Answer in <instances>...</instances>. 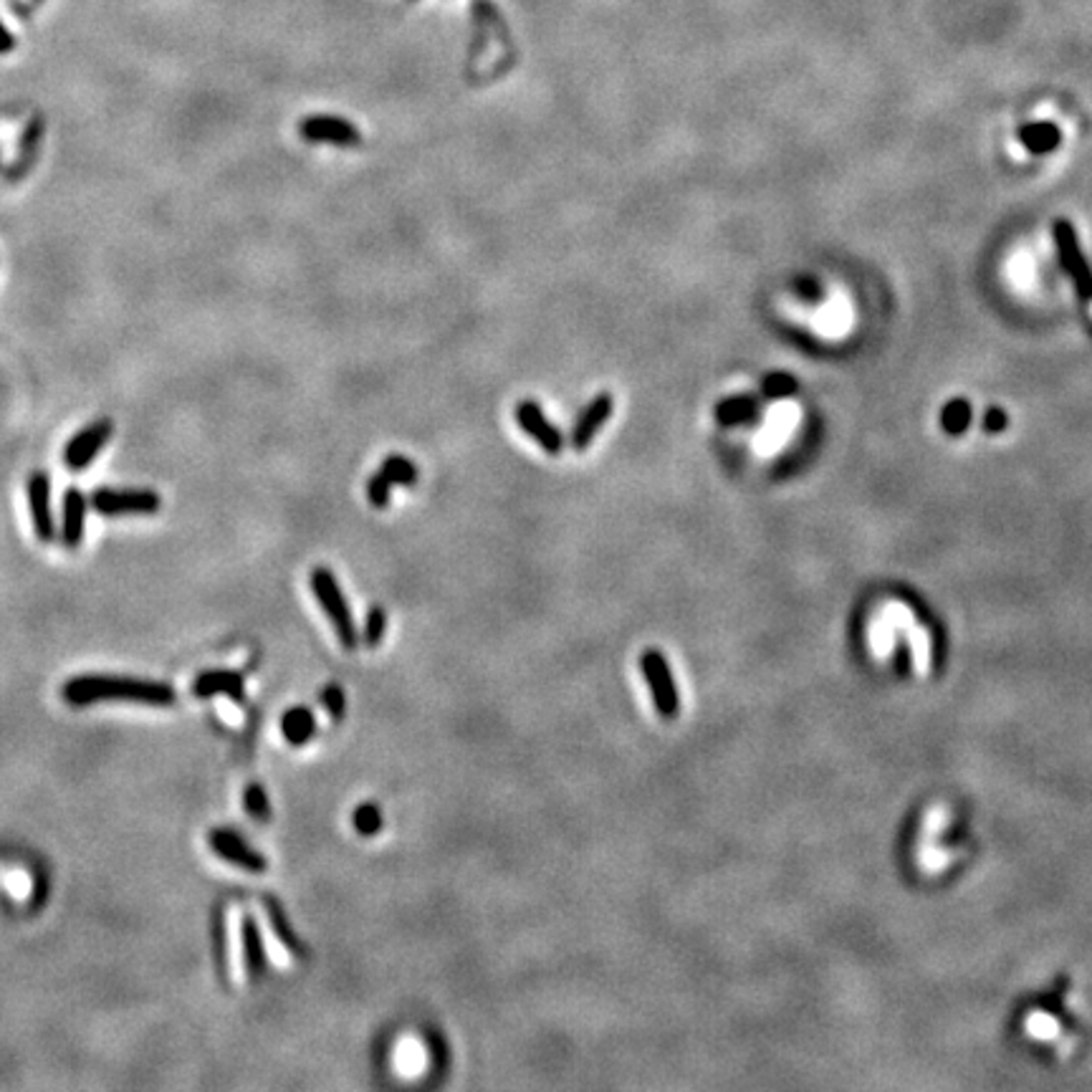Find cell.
<instances>
[{"label":"cell","mask_w":1092,"mask_h":1092,"mask_svg":"<svg viewBox=\"0 0 1092 1092\" xmlns=\"http://www.w3.org/2000/svg\"><path fill=\"white\" fill-rule=\"evenodd\" d=\"M516 422L518 428L527 435H531L539 448L549 453V455H559L564 451V435L559 432L554 422L546 418V412L541 410V405L537 400H518Z\"/></svg>","instance_id":"ba28073f"},{"label":"cell","mask_w":1092,"mask_h":1092,"mask_svg":"<svg viewBox=\"0 0 1092 1092\" xmlns=\"http://www.w3.org/2000/svg\"><path fill=\"white\" fill-rule=\"evenodd\" d=\"M263 905L269 910V920L271 926H273V930H276V939L286 946L288 953H294L297 958H307V943H301V939L294 933V926H291V920L286 918L284 908H281L273 898H263Z\"/></svg>","instance_id":"ac0fdd59"},{"label":"cell","mask_w":1092,"mask_h":1092,"mask_svg":"<svg viewBox=\"0 0 1092 1092\" xmlns=\"http://www.w3.org/2000/svg\"><path fill=\"white\" fill-rule=\"evenodd\" d=\"M91 506L104 516H150L163 508V499L154 491L147 489H102L94 491Z\"/></svg>","instance_id":"5b68a950"},{"label":"cell","mask_w":1092,"mask_h":1092,"mask_svg":"<svg viewBox=\"0 0 1092 1092\" xmlns=\"http://www.w3.org/2000/svg\"><path fill=\"white\" fill-rule=\"evenodd\" d=\"M243 805H246V812H249L256 822H269L271 819V802H269V795H266V789L261 784H249L246 786V792H243Z\"/></svg>","instance_id":"7402d4cb"},{"label":"cell","mask_w":1092,"mask_h":1092,"mask_svg":"<svg viewBox=\"0 0 1092 1092\" xmlns=\"http://www.w3.org/2000/svg\"><path fill=\"white\" fill-rule=\"evenodd\" d=\"M311 589H314L319 607L324 610L326 617L334 625V633L339 642H342V648L355 650L359 635H357L355 617H352L349 602H346L345 592H342V587L336 582L334 572L329 566H317L311 572Z\"/></svg>","instance_id":"7a4b0ae2"},{"label":"cell","mask_w":1092,"mask_h":1092,"mask_svg":"<svg viewBox=\"0 0 1092 1092\" xmlns=\"http://www.w3.org/2000/svg\"><path fill=\"white\" fill-rule=\"evenodd\" d=\"M640 671L648 686H650L652 703H655L658 713L662 719H675L678 709H681V698H678V688H675L671 665L665 661V655L661 650L642 652Z\"/></svg>","instance_id":"3957f363"},{"label":"cell","mask_w":1092,"mask_h":1092,"mask_svg":"<svg viewBox=\"0 0 1092 1092\" xmlns=\"http://www.w3.org/2000/svg\"><path fill=\"white\" fill-rule=\"evenodd\" d=\"M240 940H243V961H246V971H249L250 981H261L266 977L269 956H266L259 920L253 916H243V920H240Z\"/></svg>","instance_id":"4fadbf2b"},{"label":"cell","mask_w":1092,"mask_h":1092,"mask_svg":"<svg viewBox=\"0 0 1092 1092\" xmlns=\"http://www.w3.org/2000/svg\"><path fill=\"white\" fill-rule=\"evenodd\" d=\"M377 473H382L384 479L390 480L393 486H415L418 479H420L418 466H415L410 458H405V455H387V458L380 463V470H377Z\"/></svg>","instance_id":"d6986e66"},{"label":"cell","mask_w":1092,"mask_h":1092,"mask_svg":"<svg viewBox=\"0 0 1092 1092\" xmlns=\"http://www.w3.org/2000/svg\"><path fill=\"white\" fill-rule=\"evenodd\" d=\"M1019 140L1032 154H1047L1054 152L1060 142H1062V132L1060 127L1052 122H1037V125H1025L1019 129Z\"/></svg>","instance_id":"2e32d148"},{"label":"cell","mask_w":1092,"mask_h":1092,"mask_svg":"<svg viewBox=\"0 0 1092 1092\" xmlns=\"http://www.w3.org/2000/svg\"><path fill=\"white\" fill-rule=\"evenodd\" d=\"M971 418H974L971 405H968L966 400L956 397V400H949V403L943 405V410H940V428H943V432H949V435H964V432L968 431V425H971Z\"/></svg>","instance_id":"ffe728a7"},{"label":"cell","mask_w":1092,"mask_h":1092,"mask_svg":"<svg viewBox=\"0 0 1092 1092\" xmlns=\"http://www.w3.org/2000/svg\"><path fill=\"white\" fill-rule=\"evenodd\" d=\"M384 633H387V613H384V607L374 604L372 610L367 613V617H364V645H367V648H377V645L384 640Z\"/></svg>","instance_id":"603a6c76"},{"label":"cell","mask_w":1092,"mask_h":1092,"mask_svg":"<svg viewBox=\"0 0 1092 1092\" xmlns=\"http://www.w3.org/2000/svg\"><path fill=\"white\" fill-rule=\"evenodd\" d=\"M758 403L748 394H736V397H726L721 400L716 407V420L726 428H736V425H746V422L757 420Z\"/></svg>","instance_id":"e0dca14e"},{"label":"cell","mask_w":1092,"mask_h":1092,"mask_svg":"<svg viewBox=\"0 0 1092 1092\" xmlns=\"http://www.w3.org/2000/svg\"><path fill=\"white\" fill-rule=\"evenodd\" d=\"M390 493H393V483L384 479L382 473H374L372 479L367 480V499L374 508L390 506Z\"/></svg>","instance_id":"484cf974"},{"label":"cell","mask_w":1092,"mask_h":1092,"mask_svg":"<svg viewBox=\"0 0 1092 1092\" xmlns=\"http://www.w3.org/2000/svg\"><path fill=\"white\" fill-rule=\"evenodd\" d=\"M1006 425H1009V418H1006V412L1001 410V407H991V410H987V415H984V431L1001 432L1006 431Z\"/></svg>","instance_id":"83f0119b"},{"label":"cell","mask_w":1092,"mask_h":1092,"mask_svg":"<svg viewBox=\"0 0 1092 1092\" xmlns=\"http://www.w3.org/2000/svg\"><path fill=\"white\" fill-rule=\"evenodd\" d=\"M208 844H211V850L218 855V857H223L225 863L236 865L240 870L256 872V875L269 870V860H266L259 850H253V847H250L240 834L233 832V830L215 827V830L208 834Z\"/></svg>","instance_id":"52a82bcc"},{"label":"cell","mask_w":1092,"mask_h":1092,"mask_svg":"<svg viewBox=\"0 0 1092 1092\" xmlns=\"http://www.w3.org/2000/svg\"><path fill=\"white\" fill-rule=\"evenodd\" d=\"M614 410V397L610 393H600L592 403L587 405L585 410L576 415L575 428H572V448L576 453H585L592 445L594 435L602 431V425L613 418Z\"/></svg>","instance_id":"30bf717a"},{"label":"cell","mask_w":1092,"mask_h":1092,"mask_svg":"<svg viewBox=\"0 0 1092 1092\" xmlns=\"http://www.w3.org/2000/svg\"><path fill=\"white\" fill-rule=\"evenodd\" d=\"M84 524H87V499L77 489H68L64 496V524L61 539L68 549H77L84 541Z\"/></svg>","instance_id":"5bb4252c"},{"label":"cell","mask_w":1092,"mask_h":1092,"mask_svg":"<svg viewBox=\"0 0 1092 1092\" xmlns=\"http://www.w3.org/2000/svg\"><path fill=\"white\" fill-rule=\"evenodd\" d=\"M298 135L311 144H334V147H359L362 132L349 119L334 115H311L298 122Z\"/></svg>","instance_id":"8992f818"},{"label":"cell","mask_w":1092,"mask_h":1092,"mask_svg":"<svg viewBox=\"0 0 1092 1092\" xmlns=\"http://www.w3.org/2000/svg\"><path fill=\"white\" fill-rule=\"evenodd\" d=\"M319 700H322V706H324V710L332 716V721H342L345 719L346 713V696L345 690L339 688L336 683H329L324 690H322V696H319Z\"/></svg>","instance_id":"cb8c5ba5"},{"label":"cell","mask_w":1092,"mask_h":1092,"mask_svg":"<svg viewBox=\"0 0 1092 1092\" xmlns=\"http://www.w3.org/2000/svg\"><path fill=\"white\" fill-rule=\"evenodd\" d=\"M281 734L291 746H304L317 734V719L304 706H294L281 716Z\"/></svg>","instance_id":"9a60e30c"},{"label":"cell","mask_w":1092,"mask_h":1092,"mask_svg":"<svg viewBox=\"0 0 1092 1092\" xmlns=\"http://www.w3.org/2000/svg\"><path fill=\"white\" fill-rule=\"evenodd\" d=\"M177 693L170 683L116 678V675H79L64 686V700L71 706H89L96 700H135L147 706H170Z\"/></svg>","instance_id":"6da1fadb"},{"label":"cell","mask_w":1092,"mask_h":1092,"mask_svg":"<svg viewBox=\"0 0 1092 1092\" xmlns=\"http://www.w3.org/2000/svg\"><path fill=\"white\" fill-rule=\"evenodd\" d=\"M796 393V380L792 377V374L786 372H771L764 380V394L767 397H771V400H782V397H789V394Z\"/></svg>","instance_id":"d4e9b609"},{"label":"cell","mask_w":1092,"mask_h":1092,"mask_svg":"<svg viewBox=\"0 0 1092 1092\" xmlns=\"http://www.w3.org/2000/svg\"><path fill=\"white\" fill-rule=\"evenodd\" d=\"M112 435H115V422L109 420V418L91 422L89 428H84L81 432H77V435L68 441L67 451H64V460H67L68 468L71 470L87 468L89 463L96 458V453L104 451V445L109 443V438H112Z\"/></svg>","instance_id":"9c48e42d"},{"label":"cell","mask_w":1092,"mask_h":1092,"mask_svg":"<svg viewBox=\"0 0 1092 1092\" xmlns=\"http://www.w3.org/2000/svg\"><path fill=\"white\" fill-rule=\"evenodd\" d=\"M29 504H30V518H33V531L39 541H51L54 539V518H51V483L43 470H36L29 480Z\"/></svg>","instance_id":"7c38bea8"},{"label":"cell","mask_w":1092,"mask_h":1092,"mask_svg":"<svg viewBox=\"0 0 1092 1092\" xmlns=\"http://www.w3.org/2000/svg\"><path fill=\"white\" fill-rule=\"evenodd\" d=\"M192 696L195 698H212V696H228L233 703H246V678L233 671H208L200 673L192 681Z\"/></svg>","instance_id":"8fae6325"},{"label":"cell","mask_w":1092,"mask_h":1092,"mask_svg":"<svg viewBox=\"0 0 1092 1092\" xmlns=\"http://www.w3.org/2000/svg\"><path fill=\"white\" fill-rule=\"evenodd\" d=\"M352 824H355V830L362 837H374V834L382 830V812H380V807L374 805V802H362V805L357 807L355 815H352Z\"/></svg>","instance_id":"44dd1931"},{"label":"cell","mask_w":1092,"mask_h":1092,"mask_svg":"<svg viewBox=\"0 0 1092 1092\" xmlns=\"http://www.w3.org/2000/svg\"><path fill=\"white\" fill-rule=\"evenodd\" d=\"M1052 236L1054 243H1057V253H1060V261H1062L1064 273L1073 278V284L1074 288H1077L1080 298H1092V269L1087 266V261H1085L1074 225L1070 221L1060 218V221H1054Z\"/></svg>","instance_id":"277c9868"},{"label":"cell","mask_w":1092,"mask_h":1092,"mask_svg":"<svg viewBox=\"0 0 1092 1092\" xmlns=\"http://www.w3.org/2000/svg\"><path fill=\"white\" fill-rule=\"evenodd\" d=\"M212 940H215V964L221 977L225 978L228 974V956H225V918L221 910H215V920H212Z\"/></svg>","instance_id":"4316f807"}]
</instances>
